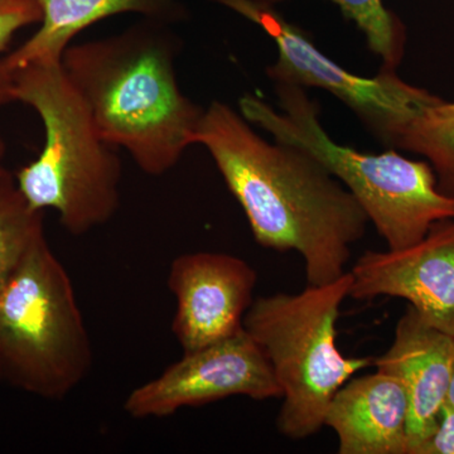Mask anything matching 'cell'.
I'll list each match as a JSON object with an SVG mask.
<instances>
[{"instance_id": "obj_9", "label": "cell", "mask_w": 454, "mask_h": 454, "mask_svg": "<svg viewBox=\"0 0 454 454\" xmlns=\"http://www.w3.org/2000/svg\"><path fill=\"white\" fill-rule=\"evenodd\" d=\"M348 271L349 298L405 300L429 325L454 337V219L438 221L405 249L369 250Z\"/></svg>"}, {"instance_id": "obj_12", "label": "cell", "mask_w": 454, "mask_h": 454, "mask_svg": "<svg viewBox=\"0 0 454 454\" xmlns=\"http://www.w3.org/2000/svg\"><path fill=\"white\" fill-rule=\"evenodd\" d=\"M408 419L402 382L376 370L349 379L334 394L325 427L336 433L340 454H406Z\"/></svg>"}, {"instance_id": "obj_7", "label": "cell", "mask_w": 454, "mask_h": 454, "mask_svg": "<svg viewBox=\"0 0 454 454\" xmlns=\"http://www.w3.org/2000/svg\"><path fill=\"white\" fill-rule=\"evenodd\" d=\"M262 28L278 49L276 64L267 74L273 83L317 88L342 101L366 129L395 149L409 121L438 97L403 82L395 71L382 70L373 77L358 76L317 49L300 27L288 22L276 7L256 0H211Z\"/></svg>"}, {"instance_id": "obj_5", "label": "cell", "mask_w": 454, "mask_h": 454, "mask_svg": "<svg viewBox=\"0 0 454 454\" xmlns=\"http://www.w3.org/2000/svg\"><path fill=\"white\" fill-rule=\"evenodd\" d=\"M349 271L324 286L297 294L277 293L255 298L244 330L273 370L283 400L277 428L291 441L315 435L325 427L334 394L372 357H348L337 346L340 306L349 298Z\"/></svg>"}, {"instance_id": "obj_15", "label": "cell", "mask_w": 454, "mask_h": 454, "mask_svg": "<svg viewBox=\"0 0 454 454\" xmlns=\"http://www.w3.org/2000/svg\"><path fill=\"white\" fill-rule=\"evenodd\" d=\"M43 232V211L31 207L5 169L0 175V291Z\"/></svg>"}, {"instance_id": "obj_17", "label": "cell", "mask_w": 454, "mask_h": 454, "mask_svg": "<svg viewBox=\"0 0 454 454\" xmlns=\"http://www.w3.org/2000/svg\"><path fill=\"white\" fill-rule=\"evenodd\" d=\"M41 20L38 0H0V53L7 50L18 31L38 25Z\"/></svg>"}, {"instance_id": "obj_18", "label": "cell", "mask_w": 454, "mask_h": 454, "mask_svg": "<svg viewBox=\"0 0 454 454\" xmlns=\"http://www.w3.org/2000/svg\"><path fill=\"white\" fill-rule=\"evenodd\" d=\"M411 454H454V408L446 403L437 424L428 437L411 450Z\"/></svg>"}, {"instance_id": "obj_3", "label": "cell", "mask_w": 454, "mask_h": 454, "mask_svg": "<svg viewBox=\"0 0 454 454\" xmlns=\"http://www.w3.org/2000/svg\"><path fill=\"white\" fill-rule=\"evenodd\" d=\"M278 106L247 94L239 112L274 140L300 146L339 179L365 211L389 250H402L422 240L438 221L454 219V195L439 190L428 162L413 160L396 149L380 154L339 145L319 121L318 103L306 89L274 83Z\"/></svg>"}, {"instance_id": "obj_1", "label": "cell", "mask_w": 454, "mask_h": 454, "mask_svg": "<svg viewBox=\"0 0 454 454\" xmlns=\"http://www.w3.org/2000/svg\"><path fill=\"white\" fill-rule=\"evenodd\" d=\"M196 145L214 160L260 247L300 254L309 286L348 273L352 245L363 240L369 217L309 152L262 138L221 101L203 112Z\"/></svg>"}, {"instance_id": "obj_2", "label": "cell", "mask_w": 454, "mask_h": 454, "mask_svg": "<svg viewBox=\"0 0 454 454\" xmlns=\"http://www.w3.org/2000/svg\"><path fill=\"white\" fill-rule=\"evenodd\" d=\"M175 57L172 35L149 20L110 37L73 43L62 56L101 137L154 177L175 168L196 145L205 112L179 88Z\"/></svg>"}, {"instance_id": "obj_14", "label": "cell", "mask_w": 454, "mask_h": 454, "mask_svg": "<svg viewBox=\"0 0 454 454\" xmlns=\"http://www.w3.org/2000/svg\"><path fill=\"white\" fill-rule=\"evenodd\" d=\"M395 149L426 157L439 190L454 195V101L439 98L424 106L406 125Z\"/></svg>"}, {"instance_id": "obj_4", "label": "cell", "mask_w": 454, "mask_h": 454, "mask_svg": "<svg viewBox=\"0 0 454 454\" xmlns=\"http://www.w3.org/2000/svg\"><path fill=\"white\" fill-rule=\"evenodd\" d=\"M14 98L31 106L44 128L37 160L18 170L16 184L37 211L53 210L71 235L106 225L121 205L118 148L101 137L61 62L13 70Z\"/></svg>"}, {"instance_id": "obj_13", "label": "cell", "mask_w": 454, "mask_h": 454, "mask_svg": "<svg viewBox=\"0 0 454 454\" xmlns=\"http://www.w3.org/2000/svg\"><path fill=\"white\" fill-rule=\"evenodd\" d=\"M182 0H38L42 20L38 31L5 56L12 70L33 64L61 62L65 51L82 31L106 18L124 13L167 23L181 16Z\"/></svg>"}, {"instance_id": "obj_6", "label": "cell", "mask_w": 454, "mask_h": 454, "mask_svg": "<svg viewBox=\"0 0 454 454\" xmlns=\"http://www.w3.org/2000/svg\"><path fill=\"white\" fill-rule=\"evenodd\" d=\"M92 361L73 282L43 232L0 291V378L62 400L85 380Z\"/></svg>"}, {"instance_id": "obj_8", "label": "cell", "mask_w": 454, "mask_h": 454, "mask_svg": "<svg viewBox=\"0 0 454 454\" xmlns=\"http://www.w3.org/2000/svg\"><path fill=\"white\" fill-rule=\"evenodd\" d=\"M236 395L258 402L282 397L267 357L244 328L206 348L184 352L160 376L131 391L124 411L134 419L166 418L187 406Z\"/></svg>"}, {"instance_id": "obj_16", "label": "cell", "mask_w": 454, "mask_h": 454, "mask_svg": "<svg viewBox=\"0 0 454 454\" xmlns=\"http://www.w3.org/2000/svg\"><path fill=\"white\" fill-rule=\"evenodd\" d=\"M276 5L289 0H256ZM365 35L367 46L382 61V70L396 71L405 51V28L399 18L385 7L384 0H330Z\"/></svg>"}, {"instance_id": "obj_19", "label": "cell", "mask_w": 454, "mask_h": 454, "mask_svg": "<svg viewBox=\"0 0 454 454\" xmlns=\"http://www.w3.org/2000/svg\"><path fill=\"white\" fill-rule=\"evenodd\" d=\"M16 101L14 98L13 70L9 67L4 57L0 59V107Z\"/></svg>"}, {"instance_id": "obj_21", "label": "cell", "mask_w": 454, "mask_h": 454, "mask_svg": "<svg viewBox=\"0 0 454 454\" xmlns=\"http://www.w3.org/2000/svg\"><path fill=\"white\" fill-rule=\"evenodd\" d=\"M5 153H7V146H5L4 140L0 137V175L4 172L5 168L3 166V162H4Z\"/></svg>"}, {"instance_id": "obj_10", "label": "cell", "mask_w": 454, "mask_h": 454, "mask_svg": "<svg viewBox=\"0 0 454 454\" xmlns=\"http://www.w3.org/2000/svg\"><path fill=\"white\" fill-rule=\"evenodd\" d=\"M256 282L255 269L229 254L190 253L173 260L168 288L177 307L172 333L184 352L240 333Z\"/></svg>"}, {"instance_id": "obj_11", "label": "cell", "mask_w": 454, "mask_h": 454, "mask_svg": "<svg viewBox=\"0 0 454 454\" xmlns=\"http://www.w3.org/2000/svg\"><path fill=\"white\" fill-rule=\"evenodd\" d=\"M453 360L454 337L433 327L411 306L400 317L389 349L373 358L376 370L395 376L406 391V454L434 429L447 402Z\"/></svg>"}, {"instance_id": "obj_20", "label": "cell", "mask_w": 454, "mask_h": 454, "mask_svg": "<svg viewBox=\"0 0 454 454\" xmlns=\"http://www.w3.org/2000/svg\"><path fill=\"white\" fill-rule=\"evenodd\" d=\"M448 404L454 408V360L452 367V375H450V387H448L447 402Z\"/></svg>"}]
</instances>
